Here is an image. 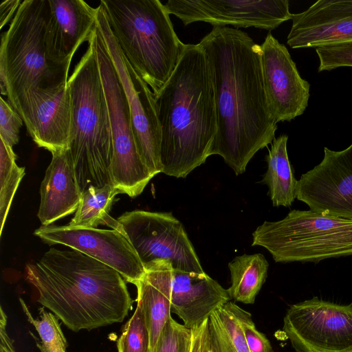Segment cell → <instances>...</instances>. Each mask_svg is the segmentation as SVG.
<instances>
[{
  "label": "cell",
  "instance_id": "4fadbf2b",
  "mask_svg": "<svg viewBox=\"0 0 352 352\" xmlns=\"http://www.w3.org/2000/svg\"><path fill=\"white\" fill-rule=\"evenodd\" d=\"M34 234L48 245H63L100 261L133 285L145 274L137 252L123 231L50 225L41 226Z\"/></svg>",
  "mask_w": 352,
  "mask_h": 352
},
{
  "label": "cell",
  "instance_id": "277c9868",
  "mask_svg": "<svg viewBox=\"0 0 352 352\" xmlns=\"http://www.w3.org/2000/svg\"><path fill=\"white\" fill-rule=\"evenodd\" d=\"M68 79L72 120L69 151L82 193L113 185V142L107 99L91 36Z\"/></svg>",
  "mask_w": 352,
  "mask_h": 352
},
{
  "label": "cell",
  "instance_id": "f546056e",
  "mask_svg": "<svg viewBox=\"0 0 352 352\" xmlns=\"http://www.w3.org/2000/svg\"><path fill=\"white\" fill-rule=\"evenodd\" d=\"M319 58L318 72L331 71L338 67H352V43L316 49Z\"/></svg>",
  "mask_w": 352,
  "mask_h": 352
},
{
  "label": "cell",
  "instance_id": "9c48e42d",
  "mask_svg": "<svg viewBox=\"0 0 352 352\" xmlns=\"http://www.w3.org/2000/svg\"><path fill=\"white\" fill-rule=\"evenodd\" d=\"M96 25L122 85L129 108L139 155L153 176L162 172L161 127L154 95L131 65L108 23L102 5L97 7Z\"/></svg>",
  "mask_w": 352,
  "mask_h": 352
},
{
  "label": "cell",
  "instance_id": "ba28073f",
  "mask_svg": "<svg viewBox=\"0 0 352 352\" xmlns=\"http://www.w3.org/2000/svg\"><path fill=\"white\" fill-rule=\"evenodd\" d=\"M94 43L111 123L114 186L131 198L140 195L154 177L142 160L135 141L128 102L101 34L96 25Z\"/></svg>",
  "mask_w": 352,
  "mask_h": 352
},
{
  "label": "cell",
  "instance_id": "2e32d148",
  "mask_svg": "<svg viewBox=\"0 0 352 352\" xmlns=\"http://www.w3.org/2000/svg\"><path fill=\"white\" fill-rule=\"evenodd\" d=\"M261 50L264 88L271 113L276 123L302 115L309 99V83L303 79L283 44L270 32Z\"/></svg>",
  "mask_w": 352,
  "mask_h": 352
},
{
  "label": "cell",
  "instance_id": "d6986e66",
  "mask_svg": "<svg viewBox=\"0 0 352 352\" xmlns=\"http://www.w3.org/2000/svg\"><path fill=\"white\" fill-rule=\"evenodd\" d=\"M47 37L52 56L71 64L74 54L89 41L96 24L97 8L82 0H48Z\"/></svg>",
  "mask_w": 352,
  "mask_h": 352
},
{
  "label": "cell",
  "instance_id": "603a6c76",
  "mask_svg": "<svg viewBox=\"0 0 352 352\" xmlns=\"http://www.w3.org/2000/svg\"><path fill=\"white\" fill-rule=\"evenodd\" d=\"M287 140L285 134L275 138L266 157L267 170L262 182L269 188L274 206L289 207L296 198L298 180L289 160Z\"/></svg>",
  "mask_w": 352,
  "mask_h": 352
},
{
  "label": "cell",
  "instance_id": "7402d4cb",
  "mask_svg": "<svg viewBox=\"0 0 352 352\" xmlns=\"http://www.w3.org/2000/svg\"><path fill=\"white\" fill-rule=\"evenodd\" d=\"M248 313L229 301L210 315L208 336L212 352H250L243 329Z\"/></svg>",
  "mask_w": 352,
  "mask_h": 352
},
{
  "label": "cell",
  "instance_id": "ac0fdd59",
  "mask_svg": "<svg viewBox=\"0 0 352 352\" xmlns=\"http://www.w3.org/2000/svg\"><path fill=\"white\" fill-rule=\"evenodd\" d=\"M230 299L228 290L206 273L173 270L171 310L187 328L199 327Z\"/></svg>",
  "mask_w": 352,
  "mask_h": 352
},
{
  "label": "cell",
  "instance_id": "6da1fadb",
  "mask_svg": "<svg viewBox=\"0 0 352 352\" xmlns=\"http://www.w3.org/2000/svg\"><path fill=\"white\" fill-rule=\"evenodd\" d=\"M213 83L217 132L210 155H219L236 175L275 138L264 88L261 46L245 32L213 27L199 43Z\"/></svg>",
  "mask_w": 352,
  "mask_h": 352
},
{
  "label": "cell",
  "instance_id": "d4e9b609",
  "mask_svg": "<svg viewBox=\"0 0 352 352\" xmlns=\"http://www.w3.org/2000/svg\"><path fill=\"white\" fill-rule=\"evenodd\" d=\"M122 192L113 185L99 188L91 186L82 193L74 217L69 223L72 227L95 228L105 225L123 231L118 220L109 214L115 197Z\"/></svg>",
  "mask_w": 352,
  "mask_h": 352
},
{
  "label": "cell",
  "instance_id": "5b68a950",
  "mask_svg": "<svg viewBox=\"0 0 352 352\" xmlns=\"http://www.w3.org/2000/svg\"><path fill=\"white\" fill-rule=\"evenodd\" d=\"M120 48L156 94L172 75L185 44L159 0H102Z\"/></svg>",
  "mask_w": 352,
  "mask_h": 352
},
{
  "label": "cell",
  "instance_id": "cb8c5ba5",
  "mask_svg": "<svg viewBox=\"0 0 352 352\" xmlns=\"http://www.w3.org/2000/svg\"><path fill=\"white\" fill-rule=\"evenodd\" d=\"M269 263L262 254H243L228 263L231 286L227 289L231 299L253 304L267 276Z\"/></svg>",
  "mask_w": 352,
  "mask_h": 352
},
{
  "label": "cell",
  "instance_id": "f1b7e54d",
  "mask_svg": "<svg viewBox=\"0 0 352 352\" xmlns=\"http://www.w3.org/2000/svg\"><path fill=\"white\" fill-rule=\"evenodd\" d=\"M192 333L171 316L160 334L155 352H190Z\"/></svg>",
  "mask_w": 352,
  "mask_h": 352
},
{
  "label": "cell",
  "instance_id": "7c38bea8",
  "mask_svg": "<svg viewBox=\"0 0 352 352\" xmlns=\"http://www.w3.org/2000/svg\"><path fill=\"white\" fill-rule=\"evenodd\" d=\"M164 5L184 25L201 21L271 31L292 16L287 0H169Z\"/></svg>",
  "mask_w": 352,
  "mask_h": 352
},
{
  "label": "cell",
  "instance_id": "8992f818",
  "mask_svg": "<svg viewBox=\"0 0 352 352\" xmlns=\"http://www.w3.org/2000/svg\"><path fill=\"white\" fill-rule=\"evenodd\" d=\"M48 0L22 1L1 36L0 88L10 102L29 89L50 90L68 82L70 65L52 54L47 37Z\"/></svg>",
  "mask_w": 352,
  "mask_h": 352
},
{
  "label": "cell",
  "instance_id": "3957f363",
  "mask_svg": "<svg viewBox=\"0 0 352 352\" xmlns=\"http://www.w3.org/2000/svg\"><path fill=\"white\" fill-rule=\"evenodd\" d=\"M154 98L162 173L184 178L210 156L217 132L213 83L199 43L185 44L172 75Z\"/></svg>",
  "mask_w": 352,
  "mask_h": 352
},
{
  "label": "cell",
  "instance_id": "484cf974",
  "mask_svg": "<svg viewBox=\"0 0 352 352\" xmlns=\"http://www.w3.org/2000/svg\"><path fill=\"white\" fill-rule=\"evenodd\" d=\"M12 148L0 140V235L16 189L25 175V168L16 163Z\"/></svg>",
  "mask_w": 352,
  "mask_h": 352
},
{
  "label": "cell",
  "instance_id": "9a60e30c",
  "mask_svg": "<svg viewBox=\"0 0 352 352\" xmlns=\"http://www.w3.org/2000/svg\"><path fill=\"white\" fill-rule=\"evenodd\" d=\"M9 103L38 146L51 153L69 149L72 106L67 83L50 90H27Z\"/></svg>",
  "mask_w": 352,
  "mask_h": 352
},
{
  "label": "cell",
  "instance_id": "8fae6325",
  "mask_svg": "<svg viewBox=\"0 0 352 352\" xmlns=\"http://www.w3.org/2000/svg\"><path fill=\"white\" fill-rule=\"evenodd\" d=\"M283 331L296 352H352V302L315 296L292 305Z\"/></svg>",
  "mask_w": 352,
  "mask_h": 352
},
{
  "label": "cell",
  "instance_id": "44dd1931",
  "mask_svg": "<svg viewBox=\"0 0 352 352\" xmlns=\"http://www.w3.org/2000/svg\"><path fill=\"white\" fill-rule=\"evenodd\" d=\"M145 274L135 285L137 301L144 312L150 336L151 352H155L160 334L171 317L173 265L158 260L144 267Z\"/></svg>",
  "mask_w": 352,
  "mask_h": 352
},
{
  "label": "cell",
  "instance_id": "52a82bcc",
  "mask_svg": "<svg viewBox=\"0 0 352 352\" xmlns=\"http://www.w3.org/2000/svg\"><path fill=\"white\" fill-rule=\"evenodd\" d=\"M252 246L265 248L279 263L314 262L352 256V219L309 210H291L265 221L252 233Z\"/></svg>",
  "mask_w": 352,
  "mask_h": 352
},
{
  "label": "cell",
  "instance_id": "1f68e13d",
  "mask_svg": "<svg viewBox=\"0 0 352 352\" xmlns=\"http://www.w3.org/2000/svg\"><path fill=\"white\" fill-rule=\"evenodd\" d=\"M243 329L250 352H274L269 340L256 329L250 313L244 319Z\"/></svg>",
  "mask_w": 352,
  "mask_h": 352
},
{
  "label": "cell",
  "instance_id": "ffe728a7",
  "mask_svg": "<svg viewBox=\"0 0 352 352\" xmlns=\"http://www.w3.org/2000/svg\"><path fill=\"white\" fill-rule=\"evenodd\" d=\"M52 155L41 185L38 212L42 226H45L76 212L82 197L69 149Z\"/></svg>",
  "mask_w": 352,
  "mask_h": 352
},
{
  "label": "cell",
  "instance_id": "7a4b0ae2",
  "mask_svg": "<svg viewBox=\"0 0 352 352\" xmlns=\"http://www.w3.org/2000/svg\"><path fill=\"white\" fill-rule=\"evenodd\" d=\"M25 274L38 302L75 332L121 322L133 307L123 277L76 250L50 248Z\"/></svg>",
  "mask_w": 352,
  "mask_h": 352
},
{
  "label": "cell",
  "instance_id": "e0dca14e",
  "mask_svg": "<svg viewBox=\"0 0 352 352\" xmlns=\"http://www.w3.org/2000/svg\"><path fill=\"white\" fill-rule=\"evenodd\" d=\"M291 20L287 43L292 48L352 43V0H318Z\"/></svg>",
  "mask_w": 352,
  "mask_h": 352
},
{
  "label": "cell",
  "instance_id": "d6a6232c",
  "mask_svg": "<svg viewBox=\"0 0 352 352\" xmlns=\"http://www.w3.org/2000/svg\"><path fill=\"white\" fill-rule=\"evenodd\" d=\"M0 309V352H15L13 341L6 331L7 316L2 307Z\"/></svg>",
  "mask_w": 352,
  "mask_h": 352
},
{
  "label": "cell",
  "instance_id": "83f0119b",
  "mask_svg": "<svg viewBox=\"0 0 352 352\" xmlns=\"http://www.w3.org/2000/svg\"><path fill=\"white\" fill-rule=\"evenodd\" d=\"M118 352H151L150 336L141 304L124 325L117 341Z\"/></svg>",
  "mask_w": 352,
  "mask_h": 352
},
{
  "label": "cell",
  "instance_id": "4316f807",
  "mask_svg": "<svg viewBox=\"0 0 352 352\" xmlns=\"http://www.w3.org/2000/svg\"><path fill=\"white\" fill-rule=\"evenodd\" d=\"M19 302L28 320L38 333L41 342H36V346L40 351L67 352V342L62 331L59 319L52 312L47 311L43 306L38 309L39 318H34L21 298H19Z\"/></svg>",
  "mask_w": 352,
  "mask_h": 352
},
{
  "label": "cell",
  "instance_id": "30bf717a",
  "mask_svg": "<svg viewBox=\"0 0 352 352\" xmlns=\"http://www.w3.org/2000/svg\"><path fill=\"white\" fill-rule=\"evenodd\" d=\"M117 220L144 267L165 260L173 270L204 272L184 226L171 212L136 210Z\"/></svg>",
  "mask_w": 352,
  "mask_h": 352
},
{
  "label": "cell",
  "instance_id": "e575fe53",
  "mask_svg": "<svg viewBox=\"0 0 352 352\" xmlns=\"http://www.w3.org/2000/svg\"><path fill=\"white\" fill-rule=\"evenodd\" d=\"M206 338L201 333H193L192 336L190 352H204Z\"/></svg>",
  "mask_w": 352,
  "mask_h": 352
},
{
  "label": "cell",
  "instance_id": "d590c367",
  "mask_svg": "<svg viewBox=\"0 0 352 352\" xmlns=\"http://www.w3.org/2000/svg\"><path fill=\"white\" fill-rule=\"evenodd\" d=\"M204 352H212V349L210 348V344H209L208 336H207V340H206V345H205V348H204Z\"/></svg>",
  "mask_w": 352,
  "mask_h": 352
},
{
  "label": "cell",
  "instance_id": "4dcf8cb0",
  "mask_svg": "<svg viewBox=\"0 0 352 352\" xmlns=\"http://www.w3.org/2000/svg\"><path fill=\"white\" fill-rule=\"evenodd\" d=\"M23 121L12 106L0 98V140L13 148L19 140L20 129Z\"/></svg>",
  "mask_w": 352,
  "mask_h": 352
},
{
  "label": "cell",
  "instance_id": "5bb4252c",
  "mask_svg": "<svg viewBox=\"0 0 352 352\" xmlns=\"http://www.w3.org/2000/svg\"><path fill=\"white\" fill-rule=\"evenodd\" d=\"M296 198L316 212L352 219V144L324 147L321 162L298 180Z\"/></svg>",
  "mask_w": 352,
  "mask_h": 352
},
{
  "label": "cell",
  "instance_id": "836d02e7",
  "mask_svg": "<svg viewBox=\"0 0 352 352\" xmlns=\"http://www.w3.org/2000/svg\"><path fill=\"white\" fill-rule=\"evenodd\" d=\"M21 0H6L0 4V29H2L16 12L21 3Z\"/></svg>",
  "mask_w": 352,
  "mask_h": 352
}]
</instances>
